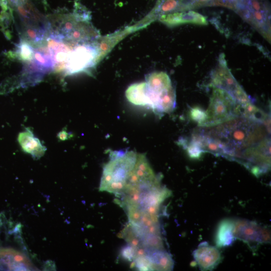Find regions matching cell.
Listing matches in <instances>:
<instances>
[{
    "instance_id": "e0dca14e",
    "label": "cell",
    "mask_w": 271,
    "mask_h": 271,
    "mask_svg": "<svg viewBox=\"0 0 271 271\" xmlns=\"http://www.w3.org/2000/svg\"><path fill=\"white\" fill-rule=\"evenodd\" d=\"M67 133L66 132L62 131L59 133V137L61 140H64L67 138Z\"/></svg>"
},
{
    "instance_id": "6da1fadb",
    "label": "cell",
    "mask_w": 271,
    "mask_h": 271,
    "mask_svg": "<svg viewBox=\"0 0 271 271\" xmlns=\"http://www.w3.org/2000/svg\"><path fill=\"white\" fill-rule=\"evenodd\" d=\"M265 123L238 116L202 131L225 148V157L239 161L242 153L268 138Z\"/></svg>"
},
{
    "instance_id": "9c48e42d",
    "label": "cell",
    "mask_w": 271,
    "mask_h": 271,
    "mask_svg": "<svg viewBox=\"0 0 271 271\" xmlns=\"http://www.w3.org/2000/svg\"><path fill=\"white\" fill-rule=\"evenodd\" d=\"M18 142L23 151L30 154L34 159H38L42 157L46 151V147L36 138L30 130L27 128L18 136Z\"/></svg>"
},
{
    "instance_id": "3957f363",
    "label": "cell",
    "mask_w": 271,
    "mask_h": 271,
    "mask_svg": "<svg viewBox=\"0 0 271 271\" xmlns=\"http://www.w3.org/2000/svg\"><path fill=\"white\" fill-rule=\"evenodd\" d=\"M213 87L202 127L213 126L238 116L235 99L225 90Z\"/></svg>"
},
{
    "instance_id": "5bb4252c",
    "label": "cell",
    "mask_w": 271,
    "mask_h": 271,
    "mask_svg": "<svg viewBox=\"0 0 271 271\" xmlns=\"http://www.w3.org/2000/svg\"><path fill=\"white\" fill-rule=\"evenodd\" d=\"M191 116L192 119L197 121L199 125H200L206 118V113L201 109L197 107L192 109Z\"/></svg>"
},
{
    "instance_id": "9a60e30c",
    "label": "cell",
    "mask_w": 271,
    "mask_h": 271,
    "mask_svg": "<svg viewBox=\"0 0 271 271\" xmlns=\"http://www.w3.org/2000/svg\"><path fill=\"white\" fill-rule=\"evenodd\" d=\"M136 249L135 248L128 244L122 249L121 255L123 259L131 261L134 259Z\"/></svg>"
},
{
    "instance_id": "4fadbf2b",
    "label": "cell",
    "mask_w": 271,
    "mask_h": 271,
    "mask_svg": "<svg viewBox=\"0 0 271 271\" xmlns=\"http://www.w3.org/2000/svg\"><path fill=\"white\" fill-rule=\"evenodd\" d=\"M34 49L25 40H22L17 46L18 58L23 62H29L33 60Z\"/></svg>"
},
{
    "instance_id": "7c38bea8",
    "label": "cell",
    "mask_w": 271,
    "mask_h": 271,
    "mask_svg": "<svg viewBox=\"0 0 271 271\" xmlns=\"http://www.w3.org/2000/svg\"><path fill=\"white\" fill-rule=\"evenodd\" d=\"M164 21L171 25L185 23L206 25L208 24L206 19L202 15L194 11H189L184 13H177L165 16Z\"/></svg>"
},
{
    "instance_id": "ac0fdd59",
    "label": "cell",
    "mask_w": 271,
    "mask_h": 271,
    "mask_svg": "<svg viewBox=\"0 0 271 271\" xmlns=\"http://www.w3.org/2000/svg\"><path fill=\"white\" fill-rule=\"evenodd\" d=\"M211 0H195V3L198 4L199 5H201L202 4H205V3L209 2Z\"/></svg>"
},
{
    "instance_id": "8fae6325",
    "label": "cell",
    "mask_w": 271,
    "mask_h": 271,
    "mask_svg": "<svg viewBox=\"0 0 271 271\" xmlns=\"http://www.w3.org/2000/svg\"><path fill=\"white\" fill-rule=\"evenodd\" d=\"M147 257L150 261L153 270H172L174 262L171 255L164 249H147Z\"/></svg>"
},
{
    "instance_id": "5b68a950",
    "label": "cell",
    "mask_w": 271,
    "mask_h": 271,
    "mask_svg": "<svg viewBox=\"0 0 271 271\" xmlns=\"http://www.w3.org/2000/svg\"><path fill=\"white\" fill-rule=\"evenodd\" d=\"M233 234L247 243L262 244L270 241V231L257 223L245 219L234 221Z\"/></svg>"
},
{
    "instance_id": "2e32d148",
    "label": "cell",
    "mask_w": 271,
    "mask_h": 271,
    "mask_svg": "<svg viewBox=\"0 0 271 271\" xmlns=\"http://www.w3.org/2000/svg\"><path fill=\"white\" fill-rule=\"evenodd\" d=\"M178 5L176 0H167L162 5L161 9L163 12H168L175 9Z\"/></svg>"
},
{
    "instance_id": "7a4b0ae2",
    "label": "cell",
    "mask_w": 271,
    "mask_h": 271,
    "mask_svg": "<svg viewBox=\"0 0 271 271\" xmlns=\"http://www.w3.org/2000/svg\"><path fill=\"white\" fill-rule=\"evenodd\" d=\"M129 102L151 108L162 115L172 111L176 106V93L169 75L164 72L148 74L144 82L130 85L125 91Z\"/></svg>"
},
{
    "instance_id": "8992f818",
    "label": "cell",
    "mask_w": 271,
    "mask_h": 271,
    "mask_svg": "<svg viewBox=\"0 0 271 271\" xmlns=\"http://www.w3.org/2000/svg\"><path fill=\"white\" fill-rule=\"evenodd\" d=\"M97 54L96 49L89 44L77 46L69 53L65 65V74H74L91 67L94 64Z\"/></svg>"
},
{
    "instance_id": "ba28073f",
    "label": "cell",
    "mask_w": 271,
    "mask_h": 271,
    "mask_svg": "<svg viewBox=\"0 0 271 271\" xmlns=\"http://www.w3.org/2000/svg\"><path fill=\"white\" fill-rule=\"evenodd\" d=\"M0 264L8 270H30L35 269L24 254L12 249H0Z\"/></svg>"
},
{
    "instance_id": "30bf717a",
    "label": "cell",
    "mask_w": 271,
    "mask_h": 271,
    "mask_svg": "<svg viewBox=\"0 0 271 271\" xmlns=\"http://www.w3.org/2000/svg\"><path fill=\"white\" fill-rule=\"evenodd\" d=\"M234 221L226 218L218 224L215 236V242L218 247L231 245L235 239L233 234Z\"/></svg>"
},
{
    "instance_id": "277c9868",
    "label": "cell",
    "mask_w": 271,
    "mask_h": 271,
    "mask_svg": "<svg viewBox=\"0 0 271 271\" xmlns=\"http://www.w3.org/2000/svg\"><path fill=\"white\" fill-rule=\"evenodd\" d=\"M211 81L213 87L225 90L237 103L250 102L249 97L228 68L223 55H221L219 59V65L211 74Z\"/></svg>"
},
{
    "instance_id": "52a82bcc",
    "label": "cell",
    "mask_w": 271,
    "mask_h": 271,
    "mask_svg": "<svg viewBox=\"0 0 271 271\" xmlns=\"http://www.w3.org/2000/svg\"><path fill=\"white\" fill-rule=\"evenodd\" d=\"M197 264L201 270H212L221 262V254L215 246L206 242L201 244L193 252Z\"/></svg>"
}]
</instances>
